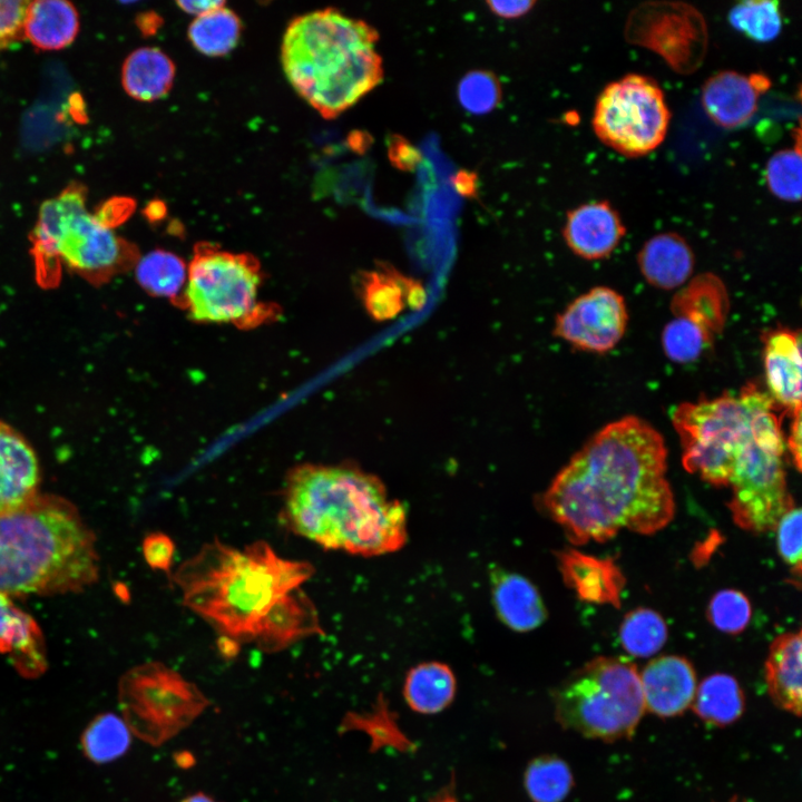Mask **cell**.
I'll return each instance as SVG.
<instances>
[{"mask_svg": "<svg viewBox=\"0 0 802 802\" xmlns=\"http://www.w3.org/2000/svg\"><path fill=\"white\" fill-rule=\"evenodd\" d=\"M666 458L663 437L646 421H613L554 478L542 506L576 545L606 541L622 529L654 534L675 514Z\"/></svg>", "mask_w": 802, "mask_h": 802, "instance_id": "6da1fadb", "label": "cell"}, {"mask_svg": "<svg viewBox=\"0 0 802 802\" xmlns=\"http://www.w3.org/2000/svg\"><path fill=\"white\" fill-rule=\"evenodd\" d=\"M283 525L326 549L364 557L399 550L407 514L382 481L356 466L303 463L283 488Z\"/></svg>", "mask_w": 802, "mask_h": 802, "instance_id": "7a4b0ae2", "label": "cell"}, {"mask_svg": "<svg viewBox=\"0 0 802 802\" xmlns=\"http://www.w3.org/2000/svg\"><path fill=\"white\" fill-rule=\"evenodd\" d=\"M306 561L281 558L264 541L239 550L218 540L205 544L185 560L173 579L184 604L223 638L254 642L276 602L313 575Z\"/></svg>", "mask_w": 802, "mask_h": 802, "instance_id": "3957f363", "label": "cell"}, {"mask_svg": "<svg viewBox=\"0 0 802 802\" xmlns=\"http://www.w3.org/2000/svg\"><path fill=\"white\" fill-rule=\"evenodd\" d=\"M96 537L69 500L39 493L0 512V593L8 597L79 593L98 580Z\"/></svg>", "mask_w": 802, "mask_h": 802, "instance_id": "277c9868", "label": "cell"}, {"mask_svg": "<svg viewBox=\"0 0 802 802\" xmlns=\"http://www.w3.org/2000/svg\"><path fill=\"white\" fill-rule=\"evenodd\" d=\"M371 25L334 8L294 18L281 46L284 74L294 90L324 118L356 104L383 79Z\"/></svg>", "mask_w": 802, "mask_h": 802, "instance_id": "5b68a950", "label": "cell"}, {"mask_svg": "<svg viewBox=\"0 0 802 802\" xmlns=\"http://www.w3.org/2000/svg\"><path fill=\"white\" fill-rule=\"evenodd\" d=\"M38 277L53 284L58 261L90 281L102 282L136 263V251L101 215L90 213L81 187L70 186L47 199L33 231Z\"/></svg>", "mask_w": 802, "mask_h": 802, "instance_id": "8992f818", "label": "cell"}, {"mask_svg": "<svg viewBox=\"0 0 802 802\" xmlns=\"http://www.w3.org/2000/svg\"><path fill=\"white\" fill-rule=\"evenodd\" d=\"M554 702L564 728L604 742L630 739L645 713L639 673L623 657L589 661L561 684Z\"/></svg>", "mask_w": 802, "mask_h": 802, "instance_id": "52a82bcc", "label": "cell"}, {"mask_svg": "<svg viewBox=\"0 0 802 802\" xmlns=\"http://www.w3.org/2000/svg\"><path fill=\"white\" fill-rule=\"evenodd\" d=\"M785 439L770 394L760 389L747 434L735 457L728 485L734 522L761 534L774 530L794 505L784 470Z\"/></svg>", "mask_w": 802, "mask_h": 802, "instance_id": "ba28073f", "label": "cell"}, {"mask_svg": "<svg viewBox=\"0 0 802 802\" xmlns=\"http://www.w3.org/2000/svg\"><path fill=\"white\" fill-rule=\"evenodd\" d=\"M262 276L253 255L198 243L187 265L182 309L197 322L229 323L241 329L275 320L276 305L258 299Z\"/></svg>", "mask_w": 802, "mask_h": 802, "instance_id": "9c48e42d", "label": "cell"}, {"mask_svg": "<svg viewBox=\"0 0 802 802\" xmlns=\"http://www.w3.org/2000/svg\"><path fill=\"white\" fill-rule=\"evenodd\" d=\"M760 388L747 384L737 395L684 402L672 411L689 473L714 486H727L735 457L747 434Z\"/></svg>", "mask_w": 802, "mask_h": 802, "instance_id": "30bf717a", "label": "cell"}, {"mask_svg": "<svg viewBox=\"0 0 802 802\" xmlns=\"http://www.w3.org/2000/svg\"><path fill=\"white\" fill-rule=\"evenodd\" d=\"M121 701L130 731L159 746L189 727L211 705L200 688L160 662L129 671Z\"/></svg>", "mask_w": 802, "mask_h": 802, "instance_id": "8fae6325", "label": "cell"}, {"mask_svg": "<svg viewBox=\"0 0 802 802\" xmlns=\"http://www.w3.org/2000/svg\"><path fill=\"white\" fill-rule=\"evenodd\" d=\"M669 119L659 85L651 77L629 74L609 82L599 94L593 128L608 147L622 155L637 157L663 143Z\"/></svg>", "mask_w": 802, "mask_h": 802, "instance_id": "7c38bea8", "label": "cell"}, {"mask_svg": "<svg viewBox=\"0 0 802 802\" xmlns=\"http://www.w3.org/2000/svg\"><path fill=\"white\" fill-rule=\"evenodd\" d=\"M627 42L644 47L663 58L677 74L689 75L703 63L708 31L703 14L679 1H648L627 17Z\"/></svg>", "mask_w": 802, "mask_h": 802, "instance_id": "4fadbf2b", "label": "cell"}, {"mask_svg": "<svg viewBox=\"0 0 802 802\" xmlns=\"http://www.w3.org/2000/svg\"><path fill=\"white\" fill-rule=\"evenodd\" d=\"M627 323L623 296L610 287L596 286L557 316L554 333L578 350L605 353L622 340Z\"/></svg>", "mask_w": 802, "mask_h": 802, "instance_id": "5bb4252c", "label": "cell"}, {"mask_svg": "<svg viewBox=\"0 0 802 802\" xmlns=\"http://www.w3.org/2000/svg\"><path fill=\"white\" fill-rule=\"evenodd\" d=\"M770 86V79L761 72L746 76L734 70H723L705 81L702 89L703 108L717 126L739 128L753 118L760 96Z\"/></svg>", "mask_w": 802, "mask_h": 802, "instance_id": "9a60e30c", "label": "cell"}, {"mask_svg": "<svg viewBox=\"0 0 802 802\" xmlns=\"http://www.w3.org/2000/svg\"><path fill=\"white\" fill-rule=\"evenodd\" d=\"M645 711L667 718L691 707L697 688L688 659L666 655L651 661L639 674Z\"/></svg>", "mask_w": 802, "mask_h": 802, "instance_id": "2e32d148", "label": "cell"}, {"mask_svg": "<svg viewBox=\"0 0 802 802\" xmlns=\"http://www.w3.org/2000/svg\"><path fill=\"white\" fill-rule=\"evenodd\" d=\"M41 470L28 439L0 420V512L21 507L40 493Z\"/></svg>", "mask_w": 802, "mask_h": 802, "instance_id": "e0dca14e", "label": "cell"}, {"mask_svg": "<svg viewBox=\"0 0 802 802\" xmlns=\"http://www.w3.org/2000/svg\"><path fill=\"white\" fill-rule=\"evenodd\" d=\"M625 232L618 212L607 200H596L568 212L563 236L576 255L600 260L612 254Z\"/></svg>", "mask_w": 802, "mask_h": 802, "instance_id": "ac0fdd59", "label": "cell"}, {"mask_svg": "<svg viewBox=\"0 0 802 802\" xmlns=\"http://www.w3.org/2000/svg\"><path fill=\"white\" fill-rule=\"evenodd\" d=\"M763 364L769 394L793 413L801 409V335L799 331L777 329L764 338Z\"/></svg>", "mask_w": 802, "mask_h": 802, "instance_id": "d6986e66", "label": "cell"}, {"mask_svg": "<svg viewBox=\"0 0 802 802\" xmlns=\"http://www.w3.org/2000/svg\"><path fill=\"white\" fill-rule=\"evenodd\" d=\"M317 612L300 589L280 598L262 620L254 642L266 652H280L293 643L322 634Z\"/></svg>", "mask_w": 802, "mask_h": 802, "instance_id": "ffe728a7", "label": "cell"}, {"mask_svg": "<svg viewBox=\"0 0 802 802\" xmlns=\"http://www.w3.org/2000/svg\"><path fill=\"white\" fill-rule=\"evenodd\" d=\"M558 563L564 581L580 599L620 606L625 577L613 560L567 549L558 555Z\"/></svg>", "mask_w": 802, "mask_h": 802, "instance_id": "44dd1931", "label": "cell"}, {"mask_svg": "<svg viewBox=\"0 0 802 802\" xmlns=\"http://www.w3.org/2000/svg\"><path fill=\"white\" fill-rule=\"evenodd\" d=\"M728 310L726 287L712 273L696 275L679 288L671 302L673 316L693 323L713 341L722 332Z\"/></svg>", "mask_w": 802, "mask_h": 802, "instance_id": "7402d4cb", "label": "cell"}, {"mask_svg": "<svg viewBox=\"0 0 802 802\" xmlns=\"http://www.w3.org/2000/svg\"><path fill=\"white\" fill-rule=\"evenodd\" d=\"M359 284L364 307L375 321L392 320L405 306L421 309L427 297L418 282L388 266L363 272Z\"/></svg>", "mask_w": 802, "mask_h": 802, "instance_id": "603a6c76", "label": "cell"}, {"mask_svg": "<svg viewBox=\"0 0 802 802\" xmlns=\"http://www.w3.org/2000/svg\"><path fill=\"white\" fill-rule=\"evenodd\" d=\"M644 278L662 290L681 287L694 270V254L688 243L678 234L668 232L651 237L637 255Z\"/></svg>", "mask_w": 802, "mask_h": 802, "instance_id": "cb8c5ba5", "label": "cell"}, {"mask_svg": "<svg viewBox=\"0 0 802 802\" xmlns=\"http://www.w3.org/2000/svg\"><path fill=\"white\" fill-rule=\"evenodd\" d=\"M801 632L779 635L765 661V682L773 703L795 716L801 715Z\"/></svg>", "mask_w": 802, "mask_h": 802, "instance_id": "d4e9b609", "label": "cell"}, {"mask_svg": "<svg viewBox=\"0 0 802 802\" xmlns=\"http://www.w3.org/2000/svg\"><path fill=\"white\" fill-rule=\"evenodd\" d=\"M492 602L503 624L516 632H529L546 618L537 588L524 576L505 570L492 574Z\"/></svg>", "mask_w": 802, "mask_h": 802, "instance_id": "484cf974", "label": "cell"}, {"mask_svg": "<svg viewBox=\"0 0 802 802\" xmlns=\"http://www.w3.org/2000/svg\"><path fill=\"white\" fill-rule=\"evenodd\" d=\"M0 652L10 655L19 669L37 673L45 665L42 632L35 619L0 593Z\"/></svg>", "mask_w": 802, "mask_h": 802, "instance_id": "4316f807", "label": "cell"}, {"mask_svg": "<svg viewBox=\"0 0 802 802\" xmlns=\"http://www.w3.org/2000/svg\"><path fill=\"white\" fill-rule=\"evenodd\" d=\"M76 8L65 0L29 1L23 33L37 47L56 50L69 46L77 36Z\"/></svg>", "mask_w": 802, "mask_h": 802, "instance_id": "83f0119b", "label": "cell"}, {"mask_svg": "<svg viewBox=\"0 0 802 802\" xmlns=\"http://www.w3.org/2000/svg\"><path fill=\"white\" fill-rule=\"evenodd\" d=\"M175 66L160 49L144 47L125 60L121 80L126 92L138 100L151 101L164 97L172 88Z\"/></svg>", "mask_w": 802, "mask_h": 802, "instance_id": "f1b7e54d", "label": "cell"}, {"mask_svg": "<svg viewBox=\"0 0 802 802\" xmlns=\"http://www.w3.org/2000/svg\"><path fill=\"white\" fill-rule=\"evenodd\" d=\"M456 677L452 669L440 662H426L412 667L404 681L403 695L411 710L436 714L454 698Z\"/></svg>", "mask_w": 802, "mask_h": 802, "instance_id": "f546056e", "label": "cell"}, {"mask_svg": "<svg viewBox=\"0 0 802 802\" xmlns=\"http://www.w3.org/2000/svg\"><path fill=\"white\" fill-rule=\"evenodd\" d=\"M745 700L739 682L731 675L716 673L697 685L693 703L694 713L705 723L726 726L743 714Z\"/></svg>", "mask_w": 802, "mask_h": 802, "instance_id": "4dcf8cb0", "label": "cell"}, {"mask_svg": "<svg viewBox=\"0 0 802 802\" xmlns=\"http://www.w3.org/2000/svg\"><path fill=\"white\" fill-rule=\"evenodd\" d=\"M135 275L147 293L183 307L187 265L179 256L165 250L151 251L136 261Z\"/></svg>", "mask_w": 802, "mask_h": 802, "instance_id": "1f68e13d", "label": "cell"}, {"mask_svg": "<svg viewBox=\"0 0 802 802\" xmlns=\"http://www.w3.org/2000/svg\"><path fill=\"white\" fill-rule=\"evenodd\" d=\"M238 16L225 6L195 17L188 27V39L203 55L218 57L232 51L241 37Z\"/></svg>", "mask_w": 802, "mask_h": 802, "instance_id": "d6a6232c", "label": "cell"}, {"mask_svg": "<svg viewBox=\"0 0 802 802\" xmlns=\"http://www.w3.org/2000/svg\"><path fill=\"white\" fill-rule=\"evenodd\" d=\"M667 626L663 617L649 608H636L624 617L619 628L623 648L636 657H649L666 643Z\"/></svg>", "mask_w": 802, "mask_h": 802, "instance_id": "836d02e7", "label": "cell"}, {"mask_svg": "<svg viewBox=\"0 0 802 802\" xmlns=\"http://www.w3.org/2000/svg\"><path fill=\"white\" fill-rule=\"evenodd\" d=\"M573 785L568 764L557 756L534 760L525 773V788L534 802H561Z\"/></svg>", "mask_w": 802, "mask_h": 802, "instance_id": "e575fe53", "label": "cell"}, {"mask_svg": "<svg viewBox=\"0 0 802 802\" xmlns=\"http://www.w3.org/2000/svg\"><path fill=\"white\" fill-rule=\"evenodd\" d=\"M731 26L756 42L774 40L783 27L780 3L773 0L739 2L728 13Z\"/></svg>", "mask_w": 802, "mask_h": 802, "instance_id": "d590c367", "label": "cell"}, {"mask_svg": "<svg viewBox=\"0 0 802 802\" xmlns=\"http://www.w3.org/2000/svg\"><path fill=\"white\" fill-rule=\"evenodd\" d=\"M130 733L126 721L111 713L102 714L92 721L84 733L82 746L92 761L110 762L129 749Z\"/></svg>", "mask_w": 802, "mask_h": 802, "instance_id": "8d00e7d4", "label": "cell"}, {"mask_svg": "<svg viewBox=\"0 0 802 802\" xmlns=\"http://www.w3.org/2000/svg\"><path fill=\"white\" fill-rule=\"evenodd\" d=\"M765 182L770 192L786 202H799L802 190L800 148H786L773 154L766 163Z\"/></svg>", "mask_w": 802, "mask_h": 802, "instance_id": "74e56055", "label": "cell"}, {"mask_svg": "<svg viewBox=\"0 0 802 802\" xmlns=\"http://www.w3.org/2000/svg\"><path fill=\"white\" fill-rule=\"evenodd\" d=\"M712 343L705 332L682 317L673 316L662 332L664 353L676 363L697 360Z\"/></svg>", "mask_w": 802, "mask_h": 802, "instance_id": "f35d334b", "label": "cell"}, {"mask_svg": "<svg viewBox=\"0 0 802 802\" xmlns=\"http://www.w3.org/2000/svg\"><path fill=\"white\" fill-rule=\"evenodd\" d=\"M457 95L461 106L475 115L487 114L496 108L502 96L497 76L489 70H472L460 80Z\"/></svg>", "mask_w": 802, "mask_h": 802, "instance_id": "ab89813d", "label": "cell"}, {"mask_svg": "<svg viewBox=\"0 0 802 802\" xmlns=\"http://www.w3.org/2000/svg\"><path fill=\"white\" fill-rule=\"evenodd\" d=\"M707 618L718 630L739 634L751 619V604L747 597L735 589H723L710 600Z\"/></svg>", "mask_w": 802, "mask_h": 802, "instance_id": "60d3db41", "label": "cell"}, {"mask_svg": "<svg viewBox=\"0 0 802 802\" xmlns=\"http://www.w3.org/2000/svg\"><path fill=\"white\" fill-rule=\"evenodd\" d=\"M801 509L792 505L774 528L779 552L798 577L801 575Z\"/></svg>", "mask_w": 802, "mask_h": 802, "instance_id": "b9f144b4", "label": "cell"}, {"mask_svg": "<svg viewBox=\"0 0 802 802\" xmlns=\"http://www.w3.org/2000/svg\"><path fill=\"white\" fill-rule=\"evenodd\" d=\"M28 3L23 0H0V51L23 35Z\"/></svg>", "mask_w": 802, "mask_h": 802, "instance_id": "7bdbcfd3", "label": "cell"}, {"mask_svg": "<svg viewBox=\"0 0 802 802\" xmlns=\"http://www.w3.org/2000/svg\"><path fill=\"white\" fill-rule=\"evenodd\" d=\"M143 554L151 568L170 573L175 545L169 536L163 532L149 534L144 539Z\"/></svg>", "mask_w": 802, "mask_h": 802, "instance_id": "ee69618b", "label": "cell"}, {"mask_svg": "<svg viewBox=\"0 0 802 802\" xmlns=\"http://www.w3.org/2000/svg\"><path fill=\"white\" fill-rule=\"evenodd\" d=\"M387 147L390 163L400 170L412 172L422 160L421 151L401 135L391 134Z\"/></svg>", "mask_w": 802, "mask_h": 802, "instance_id": "f6af8a7d", "label": "cell"}, {"mask_svg": "<svg viewBox=\"0 0 802 802\" xmlns=\"http://www.w3.org/2000/svg\"><path fill=\"white\" fill-rule=\"evenodd\" d=\"M536 4V1L531 0H517V1H487V6L496 16L505 19L519 18L526 14Z\"/></svg>", "mask_w": 802, "mask_h": 802, "instance_id": "bcb514c9", "label": "cell"}, {"mask_svg": "<svg viewBox=\"0 0 802 802\" xmlns=\"http://www.w3.org/2000/svg\"><path fill=\"white\" fill-rule=\"evenodd\" d=\"M801 409H799L792 413V423L785 440V447H788L798 471H801Z\"/></svg>", "mask_w": 802, "mask_h": 802, "instance_id": "7dc6e473", "label": "cell"}, {"mask_svg": "<svg viewBox=\"0 0 802 802\" xmlns=\"http://www.w3.org/2000/svg\"><path fill=\"white\" fill-rule=\"evenodd\" d=\"M454 189L464 197H473L478 190V177L476 173L469 170H460L453 178Z\"/></svg>", "mask_w": 802, "mask_h": 802, "instance_id": "c3c4849f", "label": "cell"}, {"mask_svg": "<svg viewBox=\"0 0 802 802\" xmlns=\"http://www.w3.org/2000/svg\"><path fill=\"white\" fill-rule=\"evenodd\" d=\"M177 6L185 12L194 14L195 17L207 13L219 7L225 6L224 1L217 0H197V1H178Z\"/></svg>", "mask_w": 802, "mask_h": 802, "instance_id": "681fc988", "label": "cell"}, {"mask_svg": "<svg viewBox=\"0 0 802 802\" xmlns=\"http://www.w3.org/2000/svg\"><path fill=\"white\" fill-rule=\"evenodd\" d=\"M180 802H218L213 796L204 792H195L185 796Z\"/></svg>", "mask_w": 802, "mask_h": 802, "instance_id": "f907efd6", "label": "cell"}]
</instances>
